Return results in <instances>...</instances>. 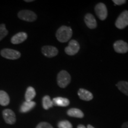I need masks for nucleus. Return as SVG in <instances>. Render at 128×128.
I'll list each match as a JSON object with an SVG mask.
<instances>
[{
    "mask_svg": "<svg viewBox=\"0 0 128 128\" xmlns=\"http://www.w3.org/2000/svg\"><path fill=\"white\" fill-rule=\"evenodd\" d=\"M77 128H87L86 127V126L83 125V124H79V125L78 126Z\"/></svg>",
    "mask_w": 128,
    "mask_h": 128,
    "instance_id": "a878e982",
    "label": "nucleus"
},
{
    "mask_svg": "<svg viewBox=\"0 0 128 128\" xmlns=\"http://www.w3.org/2000/svg\"><path fill=\"white\" fill-rule=\"evenodd\" d=\"M28 38V34L25 32H20L12 37L11 42L12 44H17L23 43Z\"/></svg>",
    "mask_w": 128,
    "mask_h": 128,
    "instance_id": "9b49d317",
    "label": "nucleus"
},
{
    "mask_svg": "<svg viewBox=\"0 0 128 128\" xmlns=\"http://www.w3.org/2000/svg\"><path fill=\"white\" fill-rule=\"evenodd\" d=\"M84 22L88 28L91 29H93L97 27V22L95 17L92 14L88 13L85 16Z\"/></svg>",
    "mask_w": 128,
    "mask_h": 128,
    "instance_id": "f8f14e48",
    "label": "nucleus"
},
{
    "mask_svg": "<svg viewBox=\"0 0 128 128\" xmlns=\"http://www.w3.org/2000/svg\"><path fill=\"white\" fill-rule=\"evenodd\" d=\"M3 118L5 122L8 124H15L16 119L14 113L10 109H5L2 112Z\"/></svg>",
    "mask_w": 128,
    "mask_h": 128,
    "instance_id": "1a4fd4ad",
    "label": "nucleus"
},
{
    "mask_svg": "<svg viewBox=\"0 0 128 128\" xmlns=\"http://www.w3.org/2000/svg\"><path fill=\"white\" fill-rule=\"evenodd\" d=\"M87 128H94L92 125H90V124H88V125L87 126Z\"/></svg>",
    "mask_w": 128,
    "mask_h": 128,
    "instance_id": "bb28decb",
    "label": "nucleus"
},
{
    "mask_svg": "<svg viewBox=\"0 0 128 128\" xmlns=\"http://www.w3.org/2000/svg\"><path fill=\"white\" fill-rule=\"evenodd\" d=\"M80 44L76 40H72L69 43L68 46L65 49V52L68 55H74L80 50Z\"/></svg>",
    "mask_w": 128,
    "mask_h": 128,
    "instance_id": "0eeeda50",
    "label": "nucleus"
},
{
    "mask_svg": "<svg viewBox=\"0 0 128 128\" xmlns=\"http://www.w3.org/2000/svg\"><path fill=\"white\" fill-rule=\"evenodd\" d=\"M114 50L119 54H125L128 51V44L123 40H118L113 44Z\"/></svg>",
    "mask_w": 128,
    "mask_h": 128,
    "instance_id": "9d476101",
    "label": "nucleus"
},
{
    "mask_svg": "<svg viewBox=\"0 0 128 128\" xmlns=\"http://www.w3.org/2000/svg\"><path fill=\"white\" fill-rule=\"evenodd\" d=\"M113 2L114 3V4L118 5V6H120V5L125 4L126 1H125V0H113Z\"/></svg>",
    "mask_w": 128,
    "mask_h": 128,
    "instance_id": "b1692460",
    "label": "nucleus"
},
{
    "mask_svg": "<svg viewBox=\"0 0 128 128\" xmlns=\"http://www.w3.org/2000/svg\"><path fill=\"white\" fill-rule=\"evenodd\" d=\"M25 2H33V0H28V1H27V0H26L24 1Z\"/></svg>",
    "mask_w": 128,
    "mask_h": 128,
    "instance_id": "cd10ccee",
    "label": "nucleus"
},
{
    "mask_svg": "<svg viewBox=\"0 0 128 128\" xmlns=\"http://www.w3.org/2000/svg\"><path fill=\"white\" fill-rule=\"evenodd\" d=\"M122 128H128V122H125L123 124Z\"/></svg>",
    "mask_w": 128,
    "mask_h": 128,
    "instance_id": "393cba45",
    "label": "nucleus"
},
{
    "mask_svg": "<svg viewBox=\"0 0 128 128\" xmlns=\"http://www.w3.org/2000/svg\"><path fill=\"white\" fill-rule=\"evenodd\" d=\"M8 30L6 28V25L4 24H0V41L8 34Z\"/></svg>",
    "mask_w": 128,
    "mask_h": 128,
    "instance_id": "412c9836",
    "label": "nucleus"
},
{
    "mask_svg": "<svg viewBox=\"0 0 128 128\" xmlns=\"http://www.w3.org/2000/svg\"><path fill=\"white\" fill-rule=\"evenodd\" d=\"M42 52L45 56L52 58L58 54V50L56 48L52 46H44L42 48Z\"/></svg>",
    "mask_w": 128,
    "mask_h": 128,
    "instance_id": "6e6552de",
    "label": "nucleus"
},
{
    "mask_svg": "<svg viewBox=\"0 0 128 128\" xmlns=\"http://www.w3.org/2000/svg\"><path fill=\"white\" fill-rule=\"evenodd\" d=\"M72 35V30L70 27L62 26L58 29L56 37L58 40L60 42L64 43L68 42L71 38Z\"/></svg>",
    "mask_w": 128,
    "mask_h": 128,
    "instance_id": "f257e3e1",
    "label": "nucleus"
},
{
    "mask_svg": "<svg viewBox=\"0 0 128 128\" xmlns=\"http://www.w3.org/2000/svg\"><path fill=\"white\" fill-rule=\"evenodd\" d=\"M54 105L60 107H66L70 104V100L68 98L61 97H55L52 100Z\"/></svg>",
    "mask_w": 128,
    "mask_h": 128,
    "instance_id": "4468645a",
    "label": "nucleus"
},
{
    "mask_svg": "<svg viewBox=\"0 0 128 128\" xmlns=\"http://www.w3.org/2000/svg\"><path fill=\"white\" fill-rule=\"evenodd\" d=\"M36 106V103L33 101H30L28 102L26 101L22 104V106L20 108V112L22 113H27V112H29L32 109H33Z\"/></svg>",
    "mask_w": 128,
    "mask_h": 128,
    "instance_id": "2eb2a0df",
    "label": "nucleus"
},
{
    "mask_svg": "<svg viewBox=\"0 0 128 128\" xmlns=\"http://www.w3.org/2000/svg\"><path fill=\"white\" fill-rule=\"evenodd\" d=\"M10 103V97L8 94L4 91L0 90V104L6 106Z\"/></svg>",
    "mask_w": 128,
    "mask_h": 128,
    "instance_id": "f3484780",
    "label": "nucleus"
},
{
    "mask_svg": "<svg viewBox=\"0 0 128 128\" xmlns=\"http://www.w3.org/2000/svg\"><path fill=\"white\" fill-rule=\"evenodd\" d=\"M71 76L66 71H61L57 76V82L60 88H65L71 82Z\"/></svg>",
    "mask_w": 128,
    "mask_h": 128,
    "instance_id": "f03ea898",
    "label": "nucleus"
},
{
    "mask_svg": "<svg viewBox=\"0 0 128 128\" xmlns=\"http://www.w3.org/2000/svg\"><path fill=\"white\" fill-rule=\"evenodd\" d=\"M67 114L71 117L77 118H82L84 117V113L81 110L76 108H72L67 112Z\"/></svg>",
    "mask_w": 128,
    "mask_h": 128,
    "instance_id": "dca6fc26",
    "label": "nucleus"
},
{
    "mask_svg": "<svg viewBox=\"0 0 128 128\" xmlns=\"http://www.w3.org/2000/svg\"><path fill=\"white\" fill-rule=\"evenodd\" d=\"M116 28L119 29H123L128 26V11L123 12L117 18L115 23Z\"/></svg>",
    "mask_w": 128,
    "mask_h": 128,
    "instance_id": "7ed1b4c3",
    "label": "nucleus"
},
{
    "mask_svg": "<svg viewBox=\"0 0 128 128\" xmlns=\"http://www.w3.org/2000/svg\"><path fill=\"white\" fill-rule=\"evenodd\" d=\"M96 15L101 20H104L108 17V10L106 5L103 3H98L95 7Z\"/></svg>",
    "mask_w": 128,
    "mask_h": 128,
    "instance_id": "423d86ee",
    "label": "nucleus"
},
{
    "mask_svg": "<svg viewBox=\"0 0 128 128\" xmlns=\"http://www.w3.org/2000/svg\"><path fill=\"white\" fill-rule=\"evenodd\" d=\"M36 96V91L34 89V88L32 87H28L27 88L26 92L25 94V99L26 101L30 102L32 101L33 98Z\"/></svg>",
    "mask_w": 128,
    "mask_h": 128,
    "instance_id": "a211bd4d",
    "label": "nucleus"
},
{
    "mask_svg": "<svg viewBox=\"0 0 128 128\" xmlns=\"http://www.w3.org/2000/svg\"><path fill=\"white\" fill-rule=\"evenodd\" d=\"M36 128H54L50 124L47 122H41L36 126Z\"/></svg>",
    "mask_w": 128,
    "mask_h": 128,
    "instance_id": "5701e85b",
    "label": "nucleus"
},
{
    "mask_svg": "<svg viewBox=\"0 0 128 128\" xmlns=\"http://www.w3.org/2000/svg\"><path fill=\"white\" fill-rule=\"evenodd\" d=\"M59 128H72V124L68 120H62L58 124Z\"/></svg>",
    "mask_w": 128,
    "mask_h": 128,
    "instance_id": "4be33fe9",
    "label": "nucleus"
},
{
    "mask_svg": "<svg viewBox=\"0 0 128 128\" xmlns=\"http://www.w3.org/2000/svg\"><path fill=\"white\" fill-rule=\"evenodd\" d=\"M116 86L121 92L128 96V82L120 81L116 84Z\"/></svg>",
    "mask_w": 128,
    "mask_h": 128,
    "instance_id": "aec40b11",
    "label": "nucleus"
},
{
    "mask_svg": "<svg viewBox=\"0 0 128 128\" xmlns=\"http://www.w3.org/2000/svg\"><path fill=\"white\" fill-rule=\"evenodd\" d=\"M18 18L28 22H34L36 20L37 15L30 10H22L18 13Z\"/></svg>",
    "mask_w": 128,
    "mask_h": 128,
    "instance_id": "39448f33",
    "label": "nucleus"
},
{
    "mask_svg": "<svg viewBox=\"0 0 128 128\" xmlns=\"http://www.w3.org/2000/svg\"><path fill=\"white\" fill-rule=\"evenodd\" d=\"M78 95L80 99L82 100L90 101L93 98V96H92V92L84 88H80L78 90Z\"/></svg>",
    "mask_w": 128,
    "mask_h": 128,
    "instance_id": "ddd939ff",
    "label": "nucleus"
},
{
    "mask_svg": "<svg viewBox=\"0 0 128 128\" xmlns=\"http://www.w3.org/2000/svg\"><path fill=\"white\" fill-rule=\"evenodd\" d=\"M42 105L43 108L45 110L49 109V108H52L54 106L53 102L51 100L50 97L49 96H44L42 99Z\"/></svg>",
    "mask_w": 128,
    "mask_h": 128,
    "instance_id": "6ab92c4d",
    "label": "nucleus"
},
{
    "mask_svg": "<svg viewBox=\"0 0 128 128\" xmlns=\"http://www.w3.org/2000/svg\"><path fill=\"white\" fill-rule=\"evenodd\" d=\"M0 53L2 57L11 60H17L21 56L20 52L12 49H4Z\"/></svg>",
    "mask_w": 128,
    "mask_h": 128,
    "instance_id": "20e7f679",
    "label": "nucleus"
}]
</instances>
